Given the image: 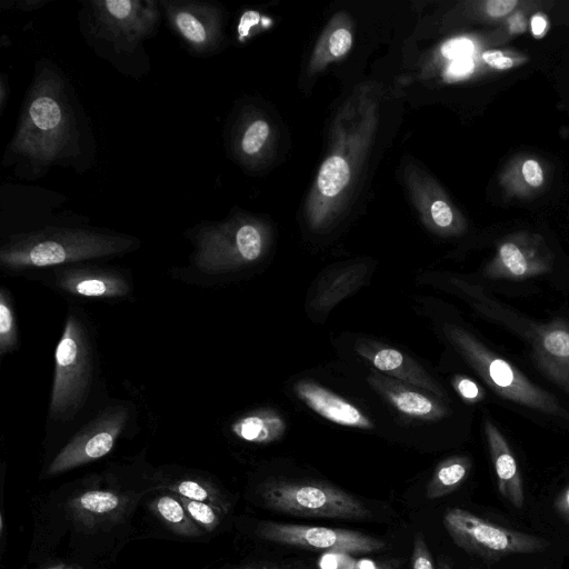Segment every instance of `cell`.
<instances>
[{"instance_id": "obj_19", "label": "cell", "mask_w": 569, "mask_h": 569, "mask_svg": "<svg viewBox=\"0 0 569 569\" xmlns=\"http://www.w3.org/2000/svg\"><path fill=\"white\" fill-rule=\"evenodd\" d=\"M123 503V498L114 492L89 490L71 500V509L81 521L90 522L114 516Z\"/></svg>"}, {"instance_id": "obj_10", "label": "cell", "mask_w": 569, "mask_h": 569, "mask_svg": "<svg viewBox=\"0 0 569 569\" xmlns=\"http://www.w3.org/2000/svg\"><path fill=\"white\" fill-rule=\"evenodd\" d=\"M256 535L269 542L312 551L367 555L382 551L385 540L358 530L262 521Z\"/></svg>"}, {"instance_id": "obj_7", "label": "cell", "mask_w": 569, "mask_h": 569, "mask_svg": "<svg viewBox=\"0 0 569 569\" xmlns=\"http://www.w3.org/2000/svg\"><path fill=\"white\" fill-rule=\"evenodd\" d=\"M442 523L455 545L487 562L542 552L550 546L547 539L501 527L458 507L445 511Z\"/></svg>"}, {"instance_id": "obj_3", "label": "cell", "mask_w": 569, "mask_h": 569, "mask_svg": "<svg viewBox=\"0 0 569 569\" xmlns=\"http://www.w3.org/2000/svg\"><path fill=\"white\" fill-rule=\"evenodd\" d=\"M128 234L72 226H48L13 233L0 249L8 269L59 266L111 257L137 248Z\"/></svg>"}, {"instance_id": "obj_28", "label": "cell", "mask_w": 569, "mask_h": 569, "mask_svg": "<svg viewBox=\"0 0 569 569\" xmlns=\"http://www.w3.org/2000/svg\"><path fill=\"white\" fill-rule=\"evenodd\" d=\"M411 569H437L425 536L418 532L413 539Z\"/></svg>"}, {"instance_id": "obj_34", "label": "cell", "mask_w": 569, "mask_h": 569, "mask_svg": "<svg viewBox=\"0 0 569 569\" xmlns=\"http://www.w3.org/2000/svg\"><path fill=\"white\" fill-rule=\"evenodd\" d=\"M521 172L523 179L531 187H540L543 183V171L538 161L528 159L523 162Z\"/></svg>"}, {"instance_id": "obj_20", "label": "cell", "mask_w": 569, "mask_h": 569, "mask_svg": "<svg viewBox=\"0 0 569 569\" xmlns=\"http://www.w3.org/2000/svg\"><path fill=\"white\" fill-rule=\"evenodd\" d=\"M282 420L271 413H256L237 421L232 431L239 438L250 442H270L283 432Z\"/></svg>"}, {"instance_id": "obj_23", "label": "cell", "mask_w": 569, "mask_h": 569, "mask_svg": "<svg viewBox=\"0 0 569 569\" xmlns=\"http://www.w3.org/2000/svg\"><path fill=\"white\" fill-rule=\"evenodd\" d=\"M350 180V167L340 156L329 157L318 173V188L327 197L340 193Z\"/></svg>"}, {"instance_id": "obj_33", "label": "cell", "mask_w": 569, "mask_h": 569, "mask_svg": "<svg viewBox=\"0 0 569 569\" xmlns=\"http://www.w3.org/2000/svg\"><path fill=\"white\" fill-rule=\"evenodd\" d=\"M482 60L493 69L507 70L516 66V60L499 50H489L482 53Z\"/></svg>"}, {"instance_id": "obj_18", "label": "cell", "mask_w": 569, "mask_h": 569, "mask_svg": "<svg viewBox=\"0 0 569 569\" xmlns=\"http://www.w3.org/2000/svg\"><path fill=\"white\" fill-rule=\"evenodd\" d=\"M471 467V460L462 456L442 461L427 485L426 497L435 500L456 491L469 477Z\"/></svg>"}, {"instance_id": "obj_32", "label": "cell", "mask_w": 569, "mask_h": 569, "mask_svg": "<svg viewBox=\"0 0 569 569\" xmlns=\"http://www.w3.org/2000/svg\"><path fill=\"white\" fill-rule=\"evenodd\" d=\"M430 214L439 228H449L453 222V212L449 204L442 200H436L431 204Z\"/></svg>"}, {"instance_id": "obj_11", "label": "cell", "mask_w": 569, "mask_h": 569, "mask_svg": "<svg viewBox=\"0 0 569 569\" xmlns=\"http://www.w3.org/2000/svg\"><path fill=\"white\" fill-rule=\"evenodd\" d=\"M127 420L124 408H113L78 432L56 456L47 473L54 476L97 460L112 449Z\"/></svg>"}, {"instance_id": "obj_6", "label": "cell", "mask_w": 569, "mask_h": 569, "mask_svg": "<svg viewBox=\"0 0 569 569\" xmlns=\"http://www.w3.org/2000/svg\"><path fill=\"white\" fill-rule=\"evenodd\" d=\"M271 510L308 518L365 520L370 509L345 490L318 481H270L260 490Z\"/></svg>"}, {"instance_id": "obj_22", "label": "cell", "mask_w": 569, "mask_h": 569, "mask_svg": "<svg viewBox=\"0 0 569 569\" xmlns=\"http://www.w3.org/2000/svg\"><path fill=\"white\" fill-rule=\"evenodd\" d=\"M170 491L191 500L210 503L223 513L229 510L228 500L211 483L204 480L182 479L168 486Z\"/></svg>"}, {"instance_id": "obj_39", "label": "cell", "mask_w": 569, "mask_h": 569, "mask_svg": "<svg viewBox=\"0 0 569 569\" xmlns=\"http://www.w3.org/2000/svg\"><path fill=\"white\" fill-rule=\"evenodd\" d=\"M10 94V84L9 77L7 73H0V114L3 113V110L7 107V102Z\"/></svg>"}, {"instance_id": "obj_2", "label": "cell", "mask_w": 569, "mask_h": 569, "mask_svg": "<svg viewBox=\"0 0 569 569\" xmlns=\"http://www.w3.org/2000/svg\"><path fill=\"white\" fill-rule=\"evenodd\" d=\"M78 26L87 46L118 72L140 80L151 71L144 42L159 30V0H81Z\"/></svg>"}, {"instance_id": "obj_24", "label": "cell", "mask_w": 569, "mask_h": 569, "mask_svg": "<svg viewBox=\"0 0 569 569\" xmlns=\"http://www.w3.org/2000/svg\"><path fill=\"white\" fill-rule=\"evenodd\" d=\"M270 134L268 122L262 119H253L242 126L238 138L234 140V152L243 158H253L267 142Z\"/></svg>"}, {"instance_id": "obj_40", "label": "cell", "mask_w": 569, "mask_h": 569, "mask_svg": "<svg viewBox=\"0 0 569 569\" xmlns=\"http://www.w3.org/2000/svg\"><path fill=\"white\" fill-rule=\"evenodd\" d=\"M547 22L543 17L535 16L531 20V29L535 36H540L545 32Z\"/></svg>"}, {"instance_id": "obj_5", "label": "cell", "mask_w": 569, "mask_h": 569, "mask_svg": "<svg viewBox=\"0 0 569 569\" xmlns=\"http://www.w3.org/2000/svg\"><path fill=\"white\" fill-rule=\"evenodd\" d=\"M193 263L203 272H222L258 260L263 250L259 227L232 216L223 221H202L190 231Z\"/></svg>"}, {"instance_id": "obj_37", "label": "cell", "mask_w": 569, "mask_h": 569, "mask_svg": "<svg viewBox=\"0 0 569 569\" xmlns=\"http://www.w3.org/2000/svg\"><path fill=\"white\" fill-rule=\"evenodd\" d=\"M51 0H3L2 9H16L21 11H34L46 6Z\"/></svg>"}, {"instance_id": "obj_15", "label": "cell", "mask_w": 569, "mask_h": 569, "mask_svg": "<svg viewBox=\"0 0 569 569\" xmlns=\"http://www.w3.org/2000/svg\"><path fill=\"white\" fill-rule=\"evenodd\" d=\"M298 397L316 413L337 425L371 428V421L352 403L317 383L301 381L296 385Z\"/></svg>"}, {"instance_id": "obj_16", "label": "cell", "mask_w": 569, "mask_h": 569, "mask_svg": "<svg viewBox=\"0 0 569 569\" xmlns=\"http://www.w3.org/2000/svg\"><path fill=\"white\" fill-rule=\"evenodd\" d=\"M58 284L66 291L89 298L124 296L127 281L117 272L93 268H68L58 273Z\"/></svg>"}, {"instance_id": "obj_31", "label": "cell", "mask_w": 569, "mask_h": 569, "mask_svg": "<svg viewBox=\"0 0 569 569\" xmlns=\"http://www.w3.org/2000/svg\"><path fill=\"white\" fill-rule=\"evenodd\" d=\"M473 50L472 42L467 38L450 40L442 47V53L447 58L460 59L467 58Z\"/></svg>"}, {"instance_id": "obj_21", "label": "cell", "mask_w": 569, "mask_h": 569, "mask_svg": "<svg viewBox=\"0 0 569 569\" xmlns=\"http://www.w3.org/2000/svg\"><path fill=\"white\" fill-rule=\"evenodd\" d=\"M157 515L177 533L184 536L200 535L196 522L189 517L178 497L162 496L154 503Z\"/></svg>"}, {"instance_id": "obj_27", "label": "cell", "mask_w": 569, "mask_h": 569, "mask_svg": "<svg viewBox=\"0 0 569 569\" xmlns=\"http://www.w3.org/2000/svg\"><path fill=\"white\" fill-rule=\"evenodd\" d=\"M371 362L378 370L402 376L406 358L396 349L381 348L372 355Z\"/></svg>"}, {"instance_id": "obj_30", "label": "cell", "mask_w": 569, "mask_h": 569, "mask_svg": "<svg viewBox=\"0 0 569 569\" xmlns=\"http://www.w3.org/2000/svg\"><path fill=\"white\" fill-rule=\"evenodd\" d=\"M352 36L349 30L339 28L329 38V51L333 58H339L351 48Z\"/></svg>"}, {"instance_id": "obj_43", "label": "cell", "mask_w": 569, "mask_h": 569, "mask_svg": "<svg viewBox=\"0 0 569 569\" xmlns=\"http://www.w3.org/2000/svg\"><path fill=\"white\" fill-rule=\"evenodd\" d=\"M540 569H547V568H540Z\"/></svg>"}, {"instance_id": "obj_17", "label": "cell", "mask_w": 569, "mask_h": 569, "mask_svg": "<svg viewBox=\"0 0 569 569\" xmlns=\"http://www.w3.org/2000/svg\"><path fill=\"white\" fill-rule=\"evenodd\" d=\"M382 390L393 406L401 412L427 419H437L446 415V408L429 397L409 388L383 381Z\"/></svg>"}, {"instance_id": "obj_41", "label": "cell", "mask_w": 569, "mask_h": 569, "mask_svg": "<svg viewBox=\"0 0 569 569\" xmlns=\"http://www.w3.org/2000/svg\"><path fill=\"white\" fill-rule=\"evenodd\" d=\"M437 569H452L450 563L446 559H440Z\"/></svg>"}, {"instance_id": "obj_29", "label": "cell", "mask_w": 569, "mask_h": 569, "mask_svg": "<svg viewBox=\"0 0 569 569\" xmlns=\"http://www.w3.org/2000/svg\"><path fill=\"white\" fill-rule=\"evenodd\" d=\"M453 386L460 397L468 402H479L485 398L482 388L472 379L465 376H457Z\"/></svg>"}, {"instance_id": "obj_4", "label": "cell", "mask_w": 569, "mask_h": 569, "mask_svg": "<svg viewBox=\"0 0 569 569\" xmlns=\"http://www.w3.org/2000/svg\"><path fill=\"white\" fill-rule=\"evenodd\" d=\"M447 336L469 365L500 397L549 416L569 421V411L547 390L530 381L517 367L501 358L468 331L450 327Z\"/></svg>"}, {"instance_id": "obj_36", "label": "cell", "mask_w": 569, "mask_h": 569, "mask_svg": "<svg viewBox=\"0 0 569 569\" xmlns=\"http://www.w3.org/2000/svg\"><path fill=\"white\" fill-rule=\"evenodd\" d=\"M518 4L516 0H490L486 3V12L492 18L507 16Z\"/></svg>"}, {"instance_id": "obj_9", "label": "cell", "mask_w": 569, "mask_h": 569, "mask_svg": "<svg viewBox=\"0 0 569 569\" xmlns=\"http://www.w3.org/2000/svg\"><path fill=\"white\" fill-rule=\"evenodd\" d=\"M163 19L187 52L196 58L218 53L226 44L223 8L207 0H159Z\"/></svg>"}, {"instance_id": "obj_38", "label": "cell", "mask_w": 569, "mask_h": 569, "mask_svg": "<svg viewBox=\"0 0 569 569\" xmlns=\"http://www.w3.org/2000/svg\"><path fill=\"white\" fill-rule=\"evenodd\" d=\"M553 507L560 518L569 523V485L556 497Z\"/></svg>"}, {"instance_id": "obj_42", "label": "cell", "mask_w": 569, "mask_h": 569, "mask_svg": "<svg viewBox=\"0 0 569 569\" xmlns=\"http://www.w3.org/2000/svg\"><path fill=\"white\" fill-rule=\"evenodd\" d=\"M242 569H282V568H258V567H247Z\"/></svg>"}, {"instance_id": "obj_35", "label": "cell", "mask_w": 569, "mask_h": 569, "mask_svg": "<svg viewBox=\"0 0 569 569\" xmlns=\"http://www.w3.org/2000/svg\"><path fill=\"white\" fill-rule=\"evenodd\" d=\"M473 70V61L467 58L456 59L448 68L447 76L450 79H461L470 74Z\"/></svg>"}, {"instance_id": "obj_8", "label": "cell", "mask_w": 569, "mask_h": 569, "mask_svg": "<svg viewBox=\"0 0 569 569\" xmlns=\"http://www.w3.org/2000/svg\"><path fill=\"white\" fill-rule=\"evenodd\" d=\"M92 373V352L80 320L70 315L56 349L54 380L50 402L52 419L67 420L81 407Z\"/></svg>"}, {"instance_id": "obj_1", "label": "cell", "mask_w": 569, "mask_h": 569, "mask_svg": "<svg viewBox=\"0 0 569 569\" xmlns=\"http://www.w3.org/2000/svg\"><path fill=\"white\" fill-rule=\"evenodd\" d=\"M96 160L91 121L72 82L52 60H37L2 167L19 179L36 181L53 167L83 173Z\"/></svg>"}, {"instance_id": "obj_25", "label": "cell", "mask_w": 569, "mask_h": 569, "mask_svg": "<svg viewBox=\"0 0 569 569\" xmlns=\"http://www.w3.org/2000/svg\"><path fill=\"white\" fill-rule=\"evenodd\" d=\"M17 323L9 293L2 289L0 293V351L1 355L11 350L18 341Z\"/></svg>"}, {"instance_id": "obj_14", "label": "cell", "mask_w": 569, "mask_h": 569, "mask_svg": "<svg viewBox=\"0 0 569 569\" xmlns=\"http://www.w3.org/2000/svg\"><path fill=\"white\" fill-rule=\"evenodd\" d=\"M485 435L497 478L499 493L515 508L525 505V489L517 459L505 436L490 420H485Z\"/></svg>"}, {"instance_id": "obj_12", "label": "cell", "mask_w": 569, "mask_h": 569, "mask_svg": "<svg viewBox=\"0 0 569 569\" xmlns=\"http://www.w3.org/2000/svg\"><path fill=\"white\" fill-rule=\"evenodd\" d=\"M525 327L526 330L520 333L531 346L535 363L549 380L569 395V322L557 318Z\"/></svg>"}, {"instance_id": "obj_26", "label": "cell", "mask_w": 569, "mask_h": 569, "mask_svg": "<svg viewBox=\"0 0 569 569\" xmlns=\"http://www.w3.org/2000/svg\"><path fill=\"white\" fill-rule=\"evenodd\" d=\"M183 505L189 517L197 523L202 526L207 531H213L221 521L223 512L217 507L197 500H191L181 496H177Z\"/></svg>"}, {"instance_id": "obj_13", "label": "cell", "mask_w": 569, "mask_h": 569, "mask_svg": "<svg viewBox=\"0 0 569 569\" xmlns=\"http://www.w3.org/2000/svg\"><path fill=\"white\" fill-rule=\"evenodd\" d=\"M552 270L551 256L536 239L517 237L498 246L496 256L486 268V277L521 281Z\"/></svg>"}]
</instances>
